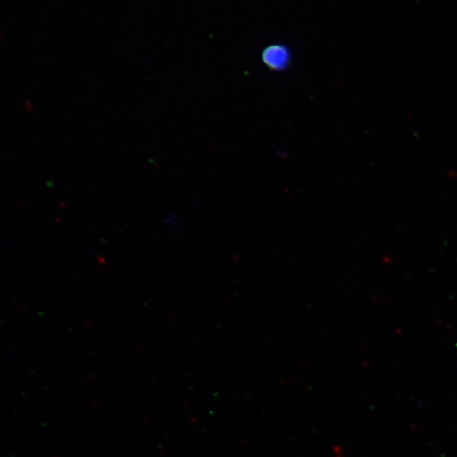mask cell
<instances>
[{
    "mask_svg": "<svg viewBox=\"0 0 457 457\" xmlns=\"http://www.w3.org/2000/svg\"><path fill=\"white\" fill-rule=\"evenodd\" d=\"M262 61L274 71H282L290 62V53L283 45H271L262 54Z\"/></svg>",
    "mask_w": 457,
    "mask_h": 457,
    "instance_id": "obj_1",
    "label": "cell"
}]
</instances>
